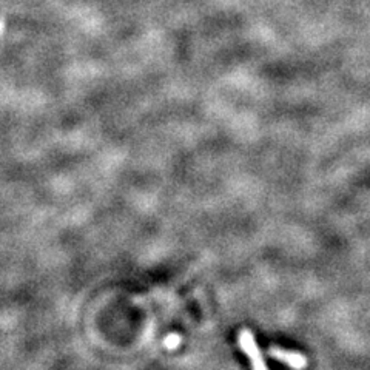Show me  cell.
Masks as SVG:
<instances>
[{"instance_id":"6da1fadb","label":"cell","mask_w":370,"mask_h":370,"mask_svg":"<svg viewBox=\"0 0 370 370\" xmlns=\"http://www.w3.org/2000/svg\"><path fill=\"white\" fill-rule=\"evenodd\" d=\"M238 344L239 349L242 350V354L246 355L250 361L251 370H268L266 359L263 357V352H261L258 342L255 339V335L249 329H242L238 335Z\"/></svg>"},{"instance_id":"7a4b0ae2","label":"cell","mask_w":370,"mask_h":370,"mask_svg":"<svg viewBox=\"0 0 370 370\" xmlns=\"http://www.w3.org/2000/svg\"><path fill=\"white\" fill-rule=\"evenodd\" d=\"M267 354H268V357H272L273 359L279 361V363H283L295 370H303L307 367V364H309V359H307V357L303 355L301 352L287 350L279 346L268 347Z\"/></svg>"}]
</instances>
